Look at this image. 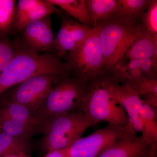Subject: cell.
Wrapping results in <instances>:
<instances>
[{
	"label": "cell",
	"instance_id": "obj_11",
	"mask_svg": "<svg viewBox=\"0 0 157 157\" xmlns=\"http://www.w3.org/2000/svg\"><path fill=\"white\" fill-rule=\"evenodd\" d=\"M151 146L141 135L137 136L136 132L132 131L107 147L97 157H144Z\"/></svg>",
	"mask_w": 157,
	"mask_h": 157
},
{
	"label": "cell",
	"instance_id": "obj_13",
	"mask_svg": "<svg viewBox=\"0 0 157 157\" xmlns=\"http://www.w3.org/2000/svg\"><path fill=\"white\" fill-rule=\"evenodd\" d=\"M124 57L135 60L157 58V36L144 31L129 47Z\"/></svg>",
	"mask_w": 157,
	"mask_h": 157
},
{
	"label": "cell",
	"instance_id": "obj_3",
	"mask_svg": "<svg viewBox=\"0 0 157 157\" xmlns=\"http://www.w3.org/2000/svg\"><path fill=\"white\" fill-rule=\"evenodd\" d=\"M98 28L103 59L101 76L124 56L132 43L144 31L141 21L117 17Z\"/></svg>",
	"mask_w": 157,
	"mask_h": 157
},
{
	"label": "cell",
	"instance_id": "obj_16",
	"mask_svg": "<svg viewBox=\"0 0 157 157\" xmlns=\"http://www.w3.org/2000/svg\"><path fill=\"white\" fill-rule=\"evenodd\" d=\"M0 128L10 136L23 140H29L34 135L41 133L36 127L10 118L0 117Z\"/></svg>",
	"mask_w": 157,
	"mask_h": 157
},
{
	"label": "cell",
	"instance_id": "obj_22",
	"mask_svg": "<svg viewBox=\"0 0 157 157\" xmlns=\"http://www.w3.org/2000/svg\"><path fill=\"white\" fill-rule=\"evenodd\" d=\"M15 1L0 0V38L7 37L13 30Z\"/></svg>",
	"mask_w": 157,
	"mask_h": 157
},
{
	"label": "cell",
	"instance_id": "obj_20",
	"mask_svg": "<svg viewBox=\"0 0 157 157\" xmlns=\"http://www.w3.org/2000/svg\"><path fill=\"white\" fill-rule=\"evenodd\" d=\"M30 149L29 140L15 138L0 130V157L26 155Z\"/></svg>",
	"mask_w": 157,
	"mask_h": 157
},
{
	"label": "cell",
	"instance_id": "obj_23",
	"mask_svg": "<svg viewBox=\"0 0 157 157\" xmlns=\"http://www.w3.org/2000/svg\"><path fill=\"white\" fill-rule=\"evenodd\" d=\"M141 24L145 32L152 36H157V0H152L142 16Z\"/></svg>",
	"mask_w": 157,
	"mask_h": 157
},
{
	"label": "cell",
	"instance_id": "obj_1",
	"mask_svg": "<svg viewBox=\"0 0 157 157\" xmlns=\"http://www.w3.org/2000/svg\"><path fill=\"white\" fill-rule=\"evenodd\" d=\"M70 75L71 68L54 54L37 53L15 45V51L5 70L0 74V94L31 77L43 73Z\"/></svg>",
	"mask_w": 157,
	"mask_h": 157
},
{
	"label": "cell",
	"instance_id": "obj_15",
	"mask_svg": "<svg viewBox=\"0 0 157 157\" xmlns=\"http://www.w3.org/2000/svg\"><path fill=\"white\" fill-rule=\"evenodd\" d=\"M141 122V136L151 146L157 144V110L143 103L139 111Z\"/></svg>",
	"mask_w": 157,
	"mask_h": 157
},
{
	"label": "cell",
	"instance_id": "obj_17",
	"mask_svg": "<svg viewBox=\"0 0 157 157\" xmlns=\"http://www.w3.org/2000/svg\"><path fill=\"white\" fill-rule=\"evenodd\" d=\"M61 9H57L47 0H40L21 18L14 23L13 30L21 32L27 25L36 20L41 19L52 14H62Z\"/></svg>",
	"mask_w": 157,
	"mask_h": 157
},
{
	"label": "cell",
	"instance_id": "obj_30",
	"mask_svg": "<svg viewBox=\"0 0 157 157\" xmlns=\"http://www.w3.org/2000/svg\"><path fill=\"white\" fill-rule=\"evenodd\" d=\"M22 157H28L26 156V155H23Z\"/></svg>",
	"mask_w": 157,
	"mask_h": 157
},
{
	"label": "cell",
	"instance_id": "obj_14",
	"mask_svg": "<svg viewBox=\"0 0 157 157\" xmlns=\"http://www.w3.org/2000/svg\"><path fill=\"white\" fill-rule=\"evenodd\" d=\"M0 117L14 119L36 127L43 133L45 124L37 114L21 104L8 99L0 107Z\"/></svg>",
	"mask_w": 157,
	"mask_h": 157
},
{
	"label": "cell",
	"instance_id": "obj_12",
	"mask_svg": "<svg viewBox=\"0 0 157 157\" xmlns=\"http://www.w3.org/2000/svg\"><path fill=\"white\" fill-rule=\"evenodd\" d=\"M93 28H98L113 18L119 0H85Z\"/></svg>",
	"mask_w": 157,
	"mask_h": 157
},
{
	"label": "cell",
	"instance_id": "obj_26",
	"mask_svg": "<svg viewBox=\"0 0 157 157\" xmlns=\"http://www.w3.org/2000/svg\"><path fill=\"white\" fill-rule=\"evenodd\" d=\"M40 0H19L15 6L14 22L21 18L32 8L40 2Z\"/></svg>",
	"mask_w": 157,
	"mask_h": 157
},
{
	"label": "cell",
	"instance_id": "obj_18",
	"mask_svg": "<svg viewBox=\"0 0 157 157\" xmlns=\"http://www.w3.org/2000/svg\"><path fill=\"white\" fill-rule=\"evenodd\" d=\"M54 6L59 7L70 16L85 25L92 27L85 0H47Z\"/></svg>",
	"mask_w": 157,
	"mask_h": 157
},
{
	"label": "cell",
	"instance_id": "obj_9",
	"mask_svg": "<svg viewBox=\"0 0 157 157\" xmlns=\"http://www.w3.org/2000/svg\"><path fill=\"white\" fill-rule=\"evenodd\" d=\"M51 15L30 22L21 32V47L40 53L53 49L54 36Z\"/></svg>",
	"mask_w": 157,
	"mask_h": 157
},
{
	"label": "cell",
	"instance_id": "obj_2",
	"mask_svg": "<svg viewBox=\"0 0 157 157\" xmlns=\"http://www.w3.org/2000/svg\"><path fill=\"white\" fill-rule=\"evenodd\" d=\"M70 75L58 77L37 112L45 127L57 117L74 111H82L89 82Z\"/></svg>",
	"mask_w": 157,
	"mask_h": 157
},
{
	"label": "cell",
	"instance_id": "obj_5",
	"mask_svg": "<svg viewBox=\"0 0 157 157\" xmlns=\"http://www.w3.org/2000/svg\"><path fill=\"white\" fill-rule=\"evenodd\" d=\"M95 124L82 111H74L55 117L45 126L42 148L48 152L67 148Z\"/></svg>",
	"mask_w": 157,
	"mask_h": 157
},
{
	"label": "cell",
	"instance_id": "obj_4",
	"mask_svg": "<svg viewBox=\"0 0 157 157\" xmlns=\"http://www.w3.org/2000/svg\"><path fill=\"white\" fill-rule=\"evenodd\" d=\"M82 111L95 124L101 121L122 127L129 124L126 113L113 97L108 82L102 77L89 82Z\"/></svg>",
	"mask_w": 157,
	"mask_h": 157
},
{
	"label": "cell",
	"instance_id": "obj_27",
	"mask_svg": "<svg viewBox=\"0 0 157 157\" xmlns=\"http://www.w3.org/2000/svg\"><path fill=\"white\" fill-rule=\"evenodd\" d=\"M69 147L48 152L44 157H70Z\"/></svg>",
	"mask_w": 157,
	"mask_h": 157
},
{
	"label": "cell",
	"instance_id": "obj_10",
	"mask_svg": "<svg viewBox=\"0 0 157 157\" xmlns=\"http://www.w3.org/2000/svg\"><path fill=\"white\" fill-rule=\"evenodd\" d=\"M107 81L109 83L113 97L126 113L128 118V125L136 133H140L141 125L139 113L143 102L140 96L128 85Z\"/></svg>",
	"mask_w": 157,
	"mask_h": 157
},
{
	"label": "cell",
	"instance_id": "obj_6",
	"mask_svg": "<svg viewBox=\"0 0 157 157\" xmlns=\"http://www.w3.org/2000/svg\"><path fill=\"white\" fill-rule=\"evenodd\" d=\"M67 63L74 76L85 82H90L100 77L103 59L98 28H94L84 42L69 52Z\"/></svg>",
	"mask_w": 157,
	"mask_h": 157
},
{
	"label": "cell",
	"instance_id": "obj_31",
	"mask_svg": "<svg viewBox=\"0 0 157 157\" xmlns=\"http://www.w3.org/2000/svg\"><path fill=\"white\" fill-rule=\"evenodd\" d=\"M0 130H1V128H0Z\"/></svg>",
	"mask_w": 157,
	"mask_h": 157
},
{
	"label": "cell",
	"instance_id": "obj_25",
	"mask_svg": "<svg viewBox=\"0 0 157 157\" xmlns=\"http://www.w3.org/2000/svg\"><path fill=\"white\" fill-rule=\"evenodd\" d=\"M138 60L144 78L157 79V58L141 59Z\"/></svg>",
	"mask_w": 157,
	"mask_h": 157
},
{
	"label": "cell",
	"instance_id": "obj_19",
	"mask_svg": "<svg viewBox=\"0 0 157 157\" xmlns=\"http://www.w3.org/2000/svg\"><path fill=\"white\" fill-rule=\"evenodd\" d=\"M152 0H119L114 17L141 21Z\"/></svg>",
	"mask_w": 157,
	"mask_h": 157
},
{
	"label": "cell",
	"instance_id": "obj_21",
	"mask_svg": "<svg viewBox=\"0 0 157 157\" xmlns=\"http://www.w3.org/2000/svg\"><path fill=\"white\" fill-rule=\"evenodd\" d=\"M77 47L68 26L67 17L62 18L60 27L54 41L53 49L59 58L66 52L73 51Z\"/></svg>",
	"mask_w": 157,
	"mask_h": 157
},
{
	"label": "cell",
	"instance_id": "obj_29",
	"mask_svg": "<svg viewBox=\"0 0 157 157\" xmlns=\"http://www.w3.org/2000/svg\"><path fill=\"white\" fill-rule=\"evenodd\" d=\"M23 155H14L10 156L8 157H22Z\"/></svg>",
	"mask_w": 157,
	"mask_h": 157
},
{
	"label": "cell",
	"instance_id": "obj_8",
	"mask_svg": "<svg viewBox=\"0 0 157 157\" xmlns=\"http://www.w3.org/2000/svg\"><path fill=\"white\" fill-rule=\"evenodd\" d=\"M132 131L135 132L128 125L122 127L108 124L69 147L70 157H97L107 147Z\"/></svg>",
	"mask_w": 157,
	"mask_h": 157
},
{
	"label": "cell",
	"instance_id": "obj_24",
	"mask_svg": "<svg viewBox=\"0 0 157 157\" xmlns=\"http://www.w3.org/2000/svg\"><path fill=\"white\" fill-rule=\"evenodd\" d=\"M15 51V45L7 37L0 38V74L10 63Z\"/></svg>",
	"mask_w": 157,
	"mask_h": 157
},
{
	"label": "cell",
	"instance_id": "obj_7",
	"mask_svg": "<svg viewBox=\"0 0 157 157\" xmlns=\"http://www.w3.org/2000/svg\"><path fill=\"white\" fill-rule=\"evenodd\" d=\"M61 75L48 73L31 77L13 86L9 99L37 114L54 82Z\"/></svg>",
	"mask_w": 157,
	"mask_h": 157
},
{
	"label": "cell",
	"instance_id": "obj_28",
	"mask_svg": "<svg viewBox=\"0 0 157 157\" xmlns=\"http://www.w3.org/2000/svg\"><path fill=\"white\" fill-rule=\"evenodd\" d=\"M144 157H157V144L151 146L148 154Z\"/></svg>",
	"mask_w": 157,
	"mask_h": 157
}]
</instances>
